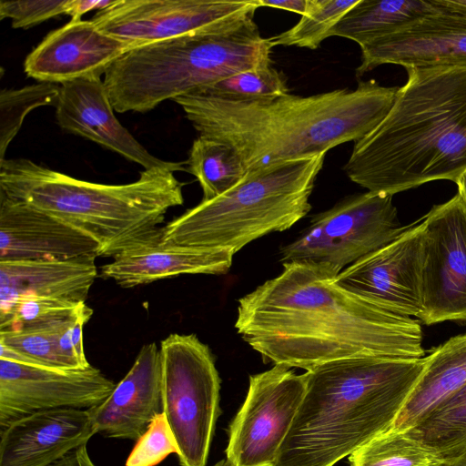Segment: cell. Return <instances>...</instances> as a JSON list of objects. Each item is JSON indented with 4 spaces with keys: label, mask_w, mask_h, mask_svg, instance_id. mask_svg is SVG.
<instances>
[{
    "label": "cell",
    "mask_w": 466,
    "mask_h": 466,
    "mask_svg": "<svg viewBox=\"0 0 466 466\" xmlns=\"http://www.w3.org/2000/svg\"><path fill=\"white\" fill-rule=\"evenodd\" d=\"M92 238L64 220L0 194V260L98 257Z\"/></svg>",
    "instance_id": "18"
},
{
    "label": "cell",
    "mask_w": 466,
    "mask_h": 466,
    "mask_svg": "<svg viewBox=\"0 0 466 466\" xmlns=\"http://www.w3.org/2000/svg\"><path fill=\"white\" fill-rule=\"evenodd\" d=\"M178 448L163 412L157 414L147 431L137 441L126 466H156Z\"/></svg>",
    "instance_id": "32"
},
{
    "label": "cell",
    "mask_w": 466,
    "mask_h": 466,
    "mask_svg": "<svg viewBox=\"0 0 466 466\" xmlns=\"http://www.w3.org/2000/svg\"><path fill=\"white\" fill-rule=\"evenodd\" d=\"M88 410L96 433L137 441L162 412L159 347L155 342L142 346L132 367L110 395Z\"/></svg>",
    "instance_id": "20"
},
{
    "label": "cell",
    "mask_w": 466,
    "mask_h": 466,
    "mask_svg": "<svg viewBox=\"0 0 466 466\" xmlns=\"http://www.w3.org/2000/svg\"><path fill=\"white\" fill-rule=\"evenodd\" d=\"M69 0L0 1V19L10 18L13 28H28L66 15Z\"/></svg>",
    "instance_id": "33"
},
{
    "label": "cell",
    "mask_w": 466,
    "mask_h": 466,
    "mask_svg": "<svg viewBox=\"0 0 466 466\" xmlns=\"http://www.w3.org/2000/svg\"><path fill=\"white\" fill-rule=\"evenodd\" d=\"M167 167L140 172L121 185L85 181L25 158L0 161V194L47 212L92 238L112 258L160 242L166 213L184 203L183 186Z\"/></svg>",
    "instance_id": "5"
},
{
    "label": "cell",
    "mask_w": 466,
    "mask_h": 466,
    "mask_svg": "<svg viewBox=\"0 0 466 466\" xmlns=\"http://www.w3.org/2000/svg\"><path fill=\"white\" fill-rule=\"evenodd\" d=\"M350 466H445L432 449L406 431L390 429L350 455Z\"/></svg>",
    "instance_id": "28"
},
{
    "label": "cell",
    "mask_w": 466,
    "mask_h": 466,
    "mask_svg": "<svg viewBox=\"0 0 466 466\" xmlns=\"http://www.w3.org/2000/svg\"><path fill=\"white\" fill-rule=\"evenodd\" d=\"M117 0H69L66 15L71 19H81L82 15L92 10H104L112 6Z\"/></svg>",
    "instance_id": "35"
},
{
    "label": "cell",
    "mask_w": 466,
    "mask_h": 466,
    "mask_svg": "<svg viewBox=\"0 0 466 466\" xmlns=\"http://www.w3.org/2000/svg\"><path fill=\"white\" fill-rule=\"evenodd\" d=\"M398 89L371 79L308 96L240 101L191 94L174 101L200 137L230 146L248 176L362 138L389 113Z\"/></svg>",
    "instance_id": "2"
},
{
    "label": "cell",
    "mask_w": 466,
    "mask_h": 466,
    "mask_svg": "<svg viewBox=\"0 0 466 466\" xmlns=\"http://www.w3.org/2000/svg\"><path fill=\"white\" fill-rule=\"evenodd\" d=\"M234 254L227 249L167 246L159 242L123 253L100 268V276L123 288L180 275L225 274Z\"/></svg>",
    "instance_id": "22"
},
{
    "label": "cell",
    "mask_w": 466,
    "mask_h": 466,
    "mask_svg": "<svg viewBox=\"0 0 466 466\" xmlns=\"http://www.w3.org/2000/svg\"><path fill=\"white\" fill-rule=\"evenodd\" d=\"M425 368L392 429L407 431L466 385V333L449 339L427 357Z\"/></svg>",
    "instance_id": "23"
},
{
    "label": "cell",
    "mask_w": 466,
    "mask_h": 466,
    "mask_svg": "<svg viewBox=\"0 0 466 466\" xmlns=\"http://www.w3.org/2000/svg\"><path fill=\"white\" fill-rule=\"evenodd\" d=\"M162 412L177 444L180 466H206L220 413V379L208 345L195 334L160 342Z\"/></svg>",
    "instance_id": "8"
},
{
    "label": "cell",
    "mask_w": 466,
    "mask_h": 466,
    "mask_svg": "<svg viewBox=\"0 0 466 466\" xmlns=\"http://www.w3.org/2000/svg\"><path fill=\"white\" fill-rule=\"evenodd\" d=\"M392 197L368 191L343 198L315 215L295 240L282 247L280 261L310 266L336 278L408 228L398 219Z\"/></svg>",
    "instance_id": "9"
},
{
    "label": "cell",
    "mask_w": 466,
    "mask_h": 466,
    "mask_svg": "<svg viewBox=\"0 0 466 466\" xmlns=\"http://www.w3.org/2000/svg\"><path fill=\"white\" fill-rule=\"evenodd\" d=\"M128 50L126 43L102 32L91 20L71 19L39 43L26 56L24 69L38 82L56 85L101 77Z\"/></svg>",
    "instance_id": "17"
},
{
    "label": "cell",
    "mask_w": 466,
    "mask_h": 466,
    "mask_svg": "<svg viewBox=\"0 0 466 466\" xmlns=\"http://www.w3.org/2000/svg\"><path fill=\"white\" fill-rule=\"evenodd\" d=\"M50 466H96V464L90 459L86 444L72 451Z\"/></svg>",
    "instance_id": "36"
},
{
    "label": "cell",
    "mask_w": 466,
    "mask_h": 466,
    "mask_svg": "<svg viewBox=\"0 0 466 466\" xmlns=\"http://www.w3.org/2000/svg\"><path fill=\"white\" fill-rule=\"evenodd\" d=\"M186 168L199 182L203 201L226 193L246 177V170L230 146L200 136L193 141Z\"/></svg>",
    "instance_id": "27"
},
{
    "label": "cell",
    "mask_w": 466,
    "mask_h": 466,
    "mask_svg": "<svg viewBox=\"0 0 466 466\" xmlns=\"http://www.w3.org/2000/svg\"><path fill=\"white\" fill-rule=\"evenodd\" d=\"M95 434L88 410L30 414L1 429L0 466H50Z\"/></svg>",
    "instance_id": "19"
},
{
    "label": "cell",
    "mask_w": 466,
    "mask_h": 466,
    "mask_svg": "<svg viewBox=\"0 0 466 466\" xmlns=\"http://www.w3.org/2000/svg\"><path fill=\"white\" fill-rule=\"evenodd\" d=\"M422 298L425 325L466 320V206L457 194L423 221Z\"/></svg>",
    "instance_id": "11"
},
{
    "label": "cell",
    "mask_w": 466,
    "mask_h": 466,
    "mask_svg": "<svg viewBox=\"0 0 466 466\" xmlns=\"http://www.w3.org/2000/svg\"><path fill=\"white\" fill-rule=\"evenodd\" d=\"M426 359L355 358L307 370L274 466H333L392 429Z\"/></svg>",
    "instance_id": "4"
},
{
    "label": "cell",
    "mask_w": 466,
    "mask_h": 466,
    "mask_svg": "<svg viewBox=\"0 0 466 466\" xmlns=\"http://www.w3.org/2000/svg\"><path fill=\"white\" fill-rule=\"evenodd\" d=\"M360 0H309L308 9L289 30L269 37L274 46L317 49L331 29Z\"/></svg>",
    "instance_id": "29"
},
{
    "label": "cell",
    "mask_w": 466,
    "mask_h": 466,
    "mask_svg": "<svg viewBox=\"0 0 466 466\" xmlns=\"http://www.w3.org/2000/svg\"><path fill=\"white\" fill-rule=\"evenodd\" d=\"M272 64L240 72L196 94L229 100H258L289 94L284 75Z\"/></svg>",
    "instance_id": "31"
},
{
    "label": "cell",
    "mask_w": 466,
    "mask_h": 466,
    "mask_svg": "<svg viewBox=\"0 0 466 466\" xmlns=\"http://www.w3.org/2000/svg\"><path fill=\"white\" fill-rule=\"evenodd\" d=\"M83 304L30 324L0 329V359L69 370L60 353L59 343L75 324Z\"/></svg>",
    "instance_id": "24"
},
{
    "label": "cell",
    "mask_w": 466,
    "mask_h": 466,
    "mask_svg": "<svg viewBox=\"0 0 466 466\" xmlns=\"http://www.w3.org/2000/svg\"><path fill=\"white\" fill-rule=\"evenodd\" d=\"M259 6L257 0H117L91 21L130 49L174 38Z\"/></svg>",
    "instance_id": "14"
},
{
    "label": "cell",
    "mask_w": 466,
    "mask_h": 466,
    "mask_svg": "<svg viewBox=\"0 0 466 466\" xmlns=\"http://www.w3.org/2000/svg\"><path fill=\"white\" fill-rule=\"evenodd\" d=\"M238 334L265 361L306 371L355 358H424L421 326L310 266L283 271L238 299Z\"/></svg>",
    "instance_id": "1"
},
{
    "label": "cell",
    "mask_w": 466,
    "mask_h": 466,
    "mask_svg": "<svg viewBox=\"0 0 466 466\" xmlns=\"http://www.w3.org/2000/svg\"><path fill=\"white\" fill-rule=\"evenodd\" d=\"M450 466L466 458V385L406 431Z\"/></svg>",
    "instance_id": "26"
},
{
    "label": "cell",
    "mask_w": 466,
    "mask_h": 466,
    "mask_svg": "<svg viewBox=\"0 0 466 466\" xmlns=\"http://www.w3.org/2000/svg\"><path fill=\"white\" fill-rule=\"evenodd\" d=\"M96 258L0 260V318L28 298L86 303L97 276Z\"/></svg>",
    "instance_id": "21"
},
{
    "label": "cell",
    "mask_w": 466,
    "mask_h": 466,
    "mask_svg": "<svg viewBox=\"0 0 466 466\" xmlns=\"http://www.w3.org/2000/svg\"><path fill=\"white\" fill-rule=\"evenodd\" d=\"M305 391V375L282 365L250 376L247 397L228 429L230 464L274 466Z\"/></svg>",
    "instance_id": "10"
},
{
    "label": "cell",
    "mask_w": 466,
    "mask_h": 466,
    "mask_svg": "<svg viewBox=\"0 0 466 466\" xmlns=\"http://www.w3.org/2000/svg\"><path fill=\"white\" fill-rule=\"evenodd\" d=\"M455 183L458 187V195L466 206V169L460 175Z\"/></svg>",
    "instance_id": "38"
},
{
    "label": "cell",
    "mask_w": 466,
    "mask_h": 466,
    "mask_svg": "<svg viewBox=\"0 0 466 466\" xmlns=\"http://www.w3.org/2000/svg\"><path fill=\"white\" fill-rule=\"evenodd\" d=\"M255 9L174 38L134 47L105 73L118 113H146L167 99L196 94L243 71L272 64L273 46Z\"/></svg>",
    "instance_id": "6"
},
{
    "label": "cell",
    "mask_w": 466,
    "mask_h": 466,
    "mask_svg": "<svg viewBox=\"0 0 466 466\" xmlns=\"http://www.w3.org/2000/svg\"><path fill=\"white\" fill-rule=\"evenodd\" d=\"M386 116L354 143L349 178L393 196L422 184L456 182L466 169V67L407 68Z\"/></svg>",
    "instance_id": "3"
},
{
    "label": "cell",
    "mask_w": 466,
    "mask_h": 466,
    "mask_svg": "<svg viewBox=\"0 0 466 466\" xmlns=\"http://www.w3.org/2000/svg\"><path fill=\"white\" fill-rule=\"evenodd\" d=\"M58 126L108 148L145 169L167 167L187 171L186 162L162 160L150 154L114 114L101 77H85L60 85L56 105Z\"/></svg>",
    "instance_id": "16"
},
{
    "label": "cell",
    "mask_w": 466,
    "mask_h": 466,
    "mask_svg": "<svg viewBox=\"0 0 466 466\" xmlns=\"http://www.w3.org/2000/svg\"><path fill=\"white\" fill-rule=\"evenodd\" d=\"M257 3L259 7L267 6L278 9H284L303 15L307 12L309 0H257Z\"/></svg>",
    "instance_id": "37"
},
{
    "label": "cell",
    "mask_w": 466,
    "mask_h": 466,
    "mask_svg": "<svg viewBox=\"0 0 466 466\" xmlns=\"http://www.w3.org/2000/svg\"><path fill=\"white\" fill-rule=\"evenodd\" d=\"M325 153L280 163L246 176L226 193L187 209L162 228L160 244L227 249L284 231L311 209L309 198Z\"/></svg>",
    "instance_id": "7"
},
{
    "label": "cell",
    "mask_w": 466,
    "mask_h": 466,
    "mask_svg": "<svg viewBox=\"0 0 466 466\" xmlns=\"http://www.w3.org/2000/svg\"><path fill=\"white\" fill-rule=\"evenodd\" d=\"M60 86L38 82L17 89H2L0 93V161L15 138L25 116L42 106L56 105Z\"/></svg>",
    "instance_id": "30"
},
{
    "label": "cell",
    "mask_w": 466,
    "mask_h": 466,
    "mask_svg": "<svg viewBox=\"0 0 466 466\" xmlns=\"http://www.w3.org/2000/svg\"><path fill=\"white\" fill-rule=\"evenodd\" d=\"M437 11L362 47L356 76L384 64L407 68L466 67V6L435 0Z\"/></svg>",
    "instance_id": "15"
},
{
    "label": "cell",
    "mask_w": 466,
    "mask_h": 466,
    "mask_svg": "<svg viewBox=\"0 0 466 466\" xmlns=\"http://www.w3.org/2000/svg\"><path fill=\"white\" fill-rule=\"evenodd\" d=\"M457 4L466 6V0H454Z\"/></svg>",
    "instance_id": "40"
},
{
    "label": "cell",
    "mask_w": 466,
    "mask_h": 466,
    "mask_svg": "<svg viewBox=\"0 0 466 466\" xmlns=\"http://www.w3.org/2000/svg\"><path fill=\"white\" fill-rule=\"evenodd\" d=\"M116 384L93 366L58 370L0 359V426L30 414L58 409L89 410Z\"/></svg>",
    "instance_id": "12"
},
{
    "label": "cell",
    "mask_w": 466,
    "mask_h": 466,
    "mask_svg": "<svg viewBox=\"0 0 466 466\" xmlns=\"http://www.w3.org/2000/svg\"><path fill=\"white\" fill-rule=\"evenodd\" d=\"M92 314V309L89 308L86 303L83 304L79 316L72 328L71 333L73 349L76 358L84 368L89 367L90 364L85 355L83 344V328L84 325L89 320Z\"/></svg>",
    "instance_id": "34"
},
{
    "label": "cell",
    "mask_w": 466,
    "mask_h": 466,
    "mask_svg": "<svg viewBox=\"0 0 466 466\" xmlns=\"http://www.w3.org/2000/svg\"><path fill=\"white\" fill-rule=\"evenodd\" d=\"M437 11L435 0H360L331 29L329 36L360 47Z\"/></svg>",
    "instance_id": "25"
},
{
    "label": "cell",
    "mask_w": 466,
    "mask_h": 466,
    "mask_svg": "<svg viewBox=\"0 0 466 466\" xmlns=\"http://www.w3.org/2000/svg\"><path fill=\"white\" fill-rule=\"evenodd\" d=\"M213 466H232L230 464V462L226 459V460H221L219 461L218 462H217L215 465Z\"/></svg>",
    "instance_id": "39"
},
{
    "label": "cell",
    "mask_w": 466,
    "mask_h": 466,
    "mask_svg": "<svg viewBox=\"0 0 466 466\" xmlns=\"http://www.w3.org/2000/svg\"><path fill=\"white\" fill-rule=\"evenodd\" d=\"M421 222L342 270L336 283L382 309L407 317L422 314Z\"/></svg>",
    "instance_id": "13"
}]
</instances>
